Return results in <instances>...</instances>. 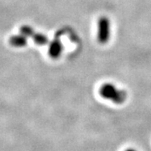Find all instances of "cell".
I'll return each instance as SVG.
<instances>
[{
  "mask_svg": "<svg viewBox=\"0 0 151 151\" xmlns=\"http://www.w3.org/2000/svg\"><path fill=\"white\" fill-rule=\"evenodd\" d=\"M100 95L117 104H122L126 100L127 94L123 90H119L111 83H105L100 87Z\"/></svg>",
  "mask_w": 151,
  "mask_h": 151,
  "instance_id": "1",
  "label": "cell"
},
{
  "mask_svg": "<svg viewBox=\"0 0 151 151\" xmlns=\"http://www.w3.org/2000/svg\"><path fill=\"white\" fill-rule=\"evenodd\" d=\"M21 35H24L25 37H29V36H32L34 34V30L30 27L29 26H23L21 28Z\"/></svg>",
  "mask_w": 151,
  "mask_h": 151,
  "instance_id": "6",
  "label": "cell"
},
{
  "mask_svg": "<svg viewBox=\"0 0 151 151\" xmlns=\"http://www.w3.org/2000/svg\"><path fill=\"white\" fill-rule=\"evenodd\" d=\"M110 36V23L108 18L102 17L98 21L97 39L101 44L107 43Z\"/></svg>",
  "mask_w": 151,
  "mask_h": 151,
  "instance_id": "2",
  "label": "cell"
},
{
  "mask_svg": "<svg viewBox=\"0 0 151 151\" xmlns=\"http://www.w3.org/2000/svg\"><path fill=\"white\" fill-rule=\"evenodd\" d=\"M10 43L15 47H23L26 45V37L23 35L12 36L10 39Z\"/></svg>",
  "mask_w": 151,
  "mask_h": 151,
  "instance_id": "4",
  "label": "cell"
},
{
  "mask_svg": "<svg viewBox=\"0 0 151 151\" xmlns=\"http://www.w3.org/2000/svg\"><path fill=\"white\" fill-rule=\"evenodd\" d=\"M61 51H62V45L60 41L59 36H56V38L50 45L49 55H50L51 58L57 59L61 54Z\"/></svg>",
  "mask_w": 151,
  "mask_h": 151,
  "instance_id": "3",
  "label": "cell"
},
{
  "mask_svg": "<svg viewBox=\"0 0 151 151\" xmlns=\"http://www.w3.org/2000/svg\"><path fill=\"white\" fill-rule=\"evenodd\" d=\"M31 37L35 40V42L37 45H45L48 42V39L46 38L45 35H44L42 34H35V33H34Z\"/></svg>",
  "mask_w": 151,
  "mask_h": 151,
  "instance_id": "5",
  "label": "cell"
},
{
  "mask_svg": "<svg viewBox=\"0 0 151 151\" xmlns=\"http://www.w3.org/2000/svg\"><path fill=\"white\" fill-rule=\"evenodd\" d=\"M125 151H137L134 149H132V148H129V149H127Z\"/></svg>",
  "mask_w": 151,
  "mask_h": 151,
  "instance_id": "7",
  "label": "cell"
}]
</instances>
